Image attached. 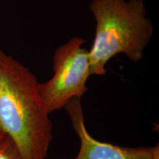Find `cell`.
I'll return each mask as SVG.
<instances>
[{
	"label": "cell",
	"instance_id": "6da1fadb",
	"mask_svg": "<svg viewBox=\"0 0 159 159\" xmlns=\"http://www.w3.org/2000/svg\"><path fill=\"white\" fill-rule=\"evenodd\" d=\"M37 77L0 49V129L21 159H47L53 125Z\"/></svg>",
	"mask_w": 159,
	"mask_h": 159
},
{
	"label": "cell",
	"instance_id": "7a4b0ae2",
	"mask_svg": "<svg viewBox=\"0 0 159 159\" xmlns=\"http://www.w3.org/2000/svg\"><path fill=\"white\" fill-rule=\"evenodd\" d=\"M89 9L96 22L89 50L91 75H105L107 63L119 54L133 62L143 58L153 34L144 0H91Z\"/></svg>",
	"mask_w": 159,
	"mask_h": 159
},
{
	"label": "cell",
	"instance_id": "3957f363",
	"mask_svg": "<svg viewBox=\"0 0 159 159\" xmlns=\"http://www.w3.org/2000/svg\"><path fill=\"white\" fill-rule=\"evenodd\" d=\"M85 42L82 38L73 37L60 46L52 57L54 75L47 82L39 83L40 93L50 114L87 91V81L92 75Z\"/></svg>",
	"mask_w": 159,
	"mask_h": 159
},
{
	"label": "cell",
	"instance_id": "277c9868",
	"mask_svg": "<svg viewBox=\"0 0 159 159\" xmlns=\"http://www.w3.org/2000/svg\"><path fill=\"white\" fill-rule=\"evenodd\" d=\"M64 108L80 142L78 153L74 159H153L154 147L118 146L91 136L85 127L81 98L70 99Z\"/></svg>",
	"mask_w": 159,
	"mask_h": 159
},
{
	"label": "cell",
	"instance_id": "5b68a950",
	"mask_svg": "<svg viewBox=\"0 0 159 159\" xmlns=\"http://www.w3.org/2000/svg\"><path fill=\"white\" fill-rule=\"evenodd\" d=\"M0 159H21L14 144L7 136L0 141Z\"/></svg>",
	"mask_w": 159,
	"mask_h": 159
},
{
	"label": "cell",
	"instance_id": "8992f818",
	"mask_svg": "<svg viewBox=\"0 0 159 159\" xmlns=\"http://www.w3.org/2000/svg\"><path fill=\"white\" fill-rule=\"evenodd\" d=\"M153 159H159V147L158 144L154 147L153 150Z\"/></svg>",
	"mask_w": 159,
	"mask_h": 159
},
{
	"label": "cell",
	"instance_id": "52a82bcc",
	"mask_svg": "<svg viewBox=\"0 0 159 159\" xmlns=\"http://www.w3.org/2000/svg\"><path fill=\"white\" fill-rule=\"evenodd\" d=\"M5 136V134H4L3 133V131L1 130V129H0V141L1 140H2V139H4V137Z\"/></svg>",
	"mask_w": 159,
	"mask_h": 159
}]
</instances>
